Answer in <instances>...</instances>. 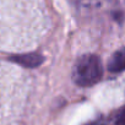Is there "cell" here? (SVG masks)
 <instances>
[{
    "label": "cell",
    "instance_id": "6da1fadb",
    "mask_svg": "<svg viewBox=\"0 0 125 125\" xmlns=\"http://www.w3.org/2000/svg\"><path fill=\"white\" fill-rule=\"evenodd\" d=\"M103 76V65L101 59L94 54H86L75 62L73 79L80 87H91L101 81Z\"/></svg>",
    "mask_w": 125,
    "mask_h": 125
},
{
    "label": "cell",
    "instance_id": "7a4b0ae2",
    "mask_svg": "<svg viewBox=\"0 0 125 125\" xmlns=\"http://www.w3.org/2000/svg\"><path fill=\"white\" fill-rule=\"evenodd\" d=\"M11 60L15 61L16 64L21 65V66H25V68H38L44 61V58L41 54L28 53V54L15 55V56L11 58Z\"/></svg>",
    "mask_w": 125,
    "mask_h": 125
},
{
    "label": "cell",
    "instance_id": "3957f363",
    "mask_svg": "<svg viewBox=\"0 0 125 125\" xmlns=\"http://www.w3.org/2000/svg\"><path fill=\"white\" fill-rule=\"evenodd\" d=\"M108 70L110 73H121L125 70V48L116 50L108 61Z\"/></svg>",
    "mask_w": 125,
    "mask_h": 125
},
{
    "label": "cell",
    "instance_id": "277c9868",
    "mask_svg": "<svg viewBox=\"0 0 125 125\" xmlns=\"http://www.w3.org/2000/svg\"><path fill=\"white\" fill-rule=\"evenodd\" d=\"M115 124L116 125H125V108H123L120 110V113L118 114Z\"/></svg>",
    "mask_w": 125,
    "mask_h": 125
}]
</instances>
